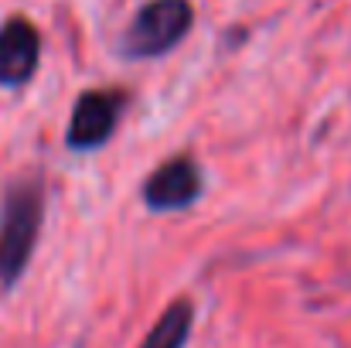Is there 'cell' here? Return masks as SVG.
Here are the masks:
<instances>
[{
    "label": "cell",
    "instance_id": "6da1fadb",
    "mask_svg": "<svg viewBox=\"0 0 351 348\" xmlns=\"http://www.w3.org/2000/svg\"><path fill=\"white\" fill-rule=\"evenodd\" d=\"M41 212H45V195L38 185H14L3 202V219H0V283L10 287L24 273L38 232H41Z\"/></svg>",
    "mask_w": 351,
    "mask_h": 348
},
{
    "label": "cell",
    "instance_id": "7a4b0ae2",
    "mask_svg": "<svg viewBox=\"0 0 351 348\" xmlns=\"http://www.w3.org/2000/svg\"><path fill=\"white\" fill-rule=\"evenodd\" d=\"M191 21H195L191 0H150L147 7H140V14L126 27L119 48L130 58L167 55L191 31Z\"/></svg>",
    "mask_w": 351,
    "mask_h": 348
},
{
    "label": "cell",
    "instance_id": "3957f363",
    "mask_svg": "<svg viewBox=\"0 0 351 348\" xmlns=\"http://www.w3.org/2000/svg\"><path fill=\"white\" fill-rule=\"evenodd\" d=\"M119 113H123V96L106 93V89H93L82 93L72 119H69V147L75 150H96L110 140V133L117 130Z\"/></svg>",
    "mask_w": 351,
    "mask_h": 348
},
{
    "label": "cell",
    "instance_id": "277c9868",
    "mask_svg": "<svg viewBox=\"0 0 351 348\" xmlns=\"http://www.w3.org/2000/svg\"><path fill=\"white\" fill-rule=\"evenodd\" d=\"M202 195V171L191 157H171L164 167H157L143 185V202L154 212H178L198 202Z\"/></svg>",
    "mask_w": 351,
    "mask_h": 348
},
{
    "label": "cell",
    "instance_id": "5b68a950",
    "mask_svg": "<svg viewBox=\"0 0 351 348\" xmlns=\"http://www.w3.org/2000/svg\"><path fill=\"white\" fill-rule=\"evenodd\" d=\"M41 58V38L31 21L10 17L0 27V86H24Z\"/></svg>",
    "mask_w": 351,
    "mask_h": 348
},
{
    "label": "cell",
    "instance_id": "8992f818",
    "mask_svg": "<svg viewBox=\"0 0 351 348\" xmlns=\"http://www.w3.org/2000/svg\"><path fill=\"white\" fill-rule=\"evenodd\" d=\"M191 321H195V308L188 297H178L164 314L160 321L150 328V335L143 338L140 348H184L188 335H191Z\"/></svg>",
    "mask_w": 351,
    "mask_h": 348
}]
</instances>
